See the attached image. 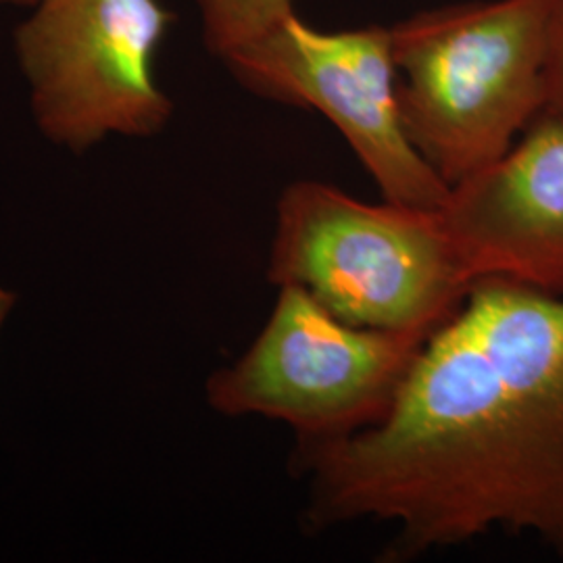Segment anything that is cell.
<instances>
[{"mask_svg":"<svg viewBox=\"0 0 563 563\" xmlns=\"http://www.w3.org/2000/svg\"><path fill=\"white\" fill-rule=\"evenodd\" d=\"M443 216L470 280L563 297V118L541 113L499 162L451 186Z\"/></svg>","mask_w":563,"mask_h":563,"instance_id":"obj_7","label":"cell"},{"mask_svg":"<svg viewBox=\"0 0 563 563\" xmlns=\"http://www.w3.org/2000/svg\"><path fill=\"white\" fill-rule=\"evenodd\" d=\"M41 0H0V4H18V7H34Z\"/></svg>","mask_w":563,"mask_h":563,"instance_id":"obj_11","label":"cell"},{"mask_svg":"<svg viewBox=\"0 0 563 563\" xmlns=\"http://www.w3.org/2000/svg\"><path fill=\"white\" fill-rule=\"evenodd\" d=\"M13 34L34 121L46 141L84 155L109 136L151 139L174 102L155 57L174 13L159 0H41Z\"/></svg>","mask_w":563,"mask_h":563,"instance_id":"obj_5","label":"cell"},{"mask_svg":"<svg viewBox=\"0 0 563 563\" xmlns=\"http://www.w3.org/2000/svg\"><path fill=\"white\" fill-rule=\"evenodd\" d=\"M302 528L388 523L383 562L530 534L563 560V297L478 280L383 420L297 443Z\"/></svg>","mask_w":563,"mask_h":563,"instance_id":"obj_1","label":"cell"},{"mask_svg":"<svg viewBox=\"0 0 563 563\" xmlns=\"http://www.w3.org/2000/svg\"><path fill=\"white\" fill-rule=\"evenodd\" d=\"M426 339L342 322L299 286H278L257 339L205 395L228 418L290 426L297 443L341 439L383 420Z\"/></svg>","mask_w":563,"mask_h":563,"instance_id":"obj_4","label":"cell"},{"mask_svg":"<svg viewBox=\"0 0 563 563\" xmlns=\"http://www.w3.org/2000/svg\"><path fill=\"white\" fill-rule=\"evenodd\" d=\"M15 302H18V295L15 292H11L7 288H0V328H2L4 320L9 318V313L13 311Z\"/></svg>","mask_w":563,"mask_h":563,"instance_id":"obj_10","label":"cell"},{"mask_svg":"<svg viewBox=\"0 0 563 563\" xmlns=\"http://www.w3.org/2000/svg\"><path fill=\"white\" fill-rule=\"evenodd\" d=\"M544 13V109L563 118V0H541Z\"/></svg>","mask_w":563,"mask_h":563,"instance_id":"obj_9","label":"cell"},{"mask_svg":"<svg viewBox=\"0 0 563 563\" xmlns=\"http://www.w3.org/2000/svg\"><path fill=\"white\" fill-rule=\"evenodd\" d=\"M267 280L299 286L342 322L430 336L467 278L443 207L367 202L322 180L282 190Z\"/></svg>","mask_w":563,"mask_h":563,"instance_id":"obj_3","label":"cell"},{"mask_svg":"<svg viewBox=\"0 0 563 563\" xmlns=\"http://www.w3.org/2000/svg\"><path fill=\"white\" fill-rule=\"evenodd\" d=\"M195 4L201 15L202 41L222 60L263 41L297 15L295 0H195Z\"/></svg>","mask_w":563,"mask_h":563,"instance_id":"obj_8","label":"cell"},{"mask_svg":"<svg viewBox=\"0 0 563 563\" xmlns=\"http://www.w3.org/2000/svg\"><path fill=\"white\" fill-rule=\"evenodd\" d=\"M223 63L249 92L318 111L330 121L386 201L444 207L451 186L402 130L388 27L322 32L292 15Z\"/></svg>","mask_w":563,"mask_h":563,"instance_id":"obj_6","label":"cell"},{"mask_svg":"<svg viewBox=\"0 0 563 563\" xmlns=\"http://www.w3.org/2000/svg\"><path fill=\"white\" fill-rule=\"evenodd\" d=\"M390 30L402 130L449 186L499 162L544 109L541 0H476Z\"/></svg>","mask_w":563,"mask_h":563,"instance_id":"obj_2","label":"cell"}]
</instances>
